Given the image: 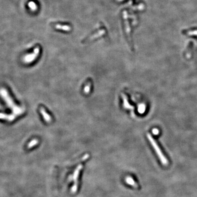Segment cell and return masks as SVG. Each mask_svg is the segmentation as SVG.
<instances>
[{"label":"cell","mask_w":197,"mask_h":197,"mask_svg":"<svg viewBox=\"0 0 197 197\" xmlns=\"http://www.w3.org/2000/svg\"><path fill=\"white\" fill-rule=\"evenodd\" d=\"M0 94L2 97L4 98V100H5L8 106L12 110L13 114H14L15 116H18L23 114L24 111V110L15 105L10 96L8 95L7 91L6 89H1L0 90Z\"/></svg>","instance_id":"obj_1"},{"label":"cell","mask_w":197,"mask_h":197,"mask_svg":"<svg viewBox=\"0 0 197 197\" xmlns=\"http://www.w3.org/2000/svg\"><path fill=\"white\" fill-rule=\"evenodd\" d=\"M147 137L149 141L150 142L152 147L154 148L155 153H157V155L158 156L159 159L161 162V163L164 165H167L168 164V160L165 156L163 155V152L162 151L160 148L159 147L158 145L156 142L155 140L153 139V137H152L151 135L149 133L147 134Z\"/></svg>","instance_id":"obj_2"},{"label":"cell","mask_w":197,"mask_h":197,"mask_svg":"<svg viewBox=\"0 0 197 197\" xmlns=\"http://www.w3.org/2000/svg\"><path fill=\"white\" fill-rule=\"evenodd\" d=\"M83 165L81 164L78 165L76 168V170L74 171V173L72 176V179L74 182V185L72 187V192L73 193H75L78 189V178L80 176V172L83 169Z\"/></svg>","instance_id":"obj_3"},{"label":"cell","mask_w":197,"mask_h":197,"mask_svg":"<svg viewBox=\"0 0 197 197\" xmlns=\"http://www.w3.org/2000/svg\"><path fill=\"white\" fill-rule=\"evenodd\" d=\"M39 52H40V48L38 47H37L36 48L34 49V52L32 54H28L24 57V63H27V64H29V63H32L35 59H36V58L37 57L39 54Z\"/></svg>","instance_id":"obj_4"},{"label":"cell","mask_w":197,"mask_h":197,"mask_svg":"<svg viewBox=\"0 0 197 197\" xmlns=\"http://www.w3.org/2000/svg\"><path fill=\"white\" fill-rule=\"evenodd\" d=\"M15 118V116L14 114H0V119H4L7 121H13Z\"/></svg>","instance_id":"obj_5"},{"label":"cell","mask_w":197,"mask_h":197,"mask_svg":"<svg viewBox=\"0 0 197 197\" xmlns=\"http://www.w3.org/2000/svg\"><path fill=\"white\" fill-rule=\"evenodd\" d=\"M123 17H124V20H125V30H126V32H127V34H128V35L130 36V32H131V29H130V27L129 26L128 20V19H127V12L124 11V12H123Z\"/></svg>","instance_id":"obj_6"},{"label":"cell","mask_w":197,"mask_h":197,"mask_svg":"<svg viewBox=\"0 0 197 197\" xmlns=\"http://www.w3.org/2000/svg\"><path fill=\"white\" fill-rule=\"evenodd\" d=\"M125 181L127 183H128V185H129L133 186V187H134L137 189H139L140 186L134 181V180L132 177L129 176V177L127 178H125Z\"/></svg>","instance_id":"obj_7"},{"label":"cell","mask_w":197,"mask_h":197,"mask_svg":"<svg viewBox=\"0 0 197 197\" xmlns=\"http://www.w3.org/2000/svg\"><path fill=\"white\" fill-rule=\"evenodd\" d=\"M121 95L123 100V106H124V107L125 109H133L134 107L130 105L127 96L123 93H122Z\"/></svg>","instance_id":"obj_8"},{"label":"cell","mask_w":197,"mask_h":197,"mask_svg":"<svg viewBox=\"0 0 197 197\" xmlns=\"http://www.w3.org/2000/svg\"><path fill=\"white\" fill-rule=\"evenodd\" d=\"M40 112L42 114L43 117L44 118V119L47 122H50L52 121V118L50 116L49 114H47L46 111L45 109L43 107H41L40 109Z\"/></svg>","instance_id":"obj_9"},{"label":"cell","mask_w":197,"mask_h":197,"mask_svg":"<svg viewBox=\"0 0 197 197\" xmlns=\"http://www.w3.org/2000/svg\"><path fill=\"white\" fill-rule=\"evenodd\" d=\"M105 32H105V31L104 30L98 31L97 33H95V34L92 35L89 38H88V41H91L92 40H94L95 38H98L99 37H101V36H102L103 35L105 34Z\"/></svg>","instance_id":"obj_10"},{"label":"cell","mask_w":197,"mask_h":197,"mask_svg":"<svg viewBox=\"0 0 197 197\" xmlns=\"http://www.w3.org/2000/svg\"><path fill=\"white\" fill-rule=\"evenodd\" d=\"M55 27L61 30L65 31H70L71 30V27L68 25H60V24H57Z\"/></svg>","instance_id":"obj_11"},{"label":"cell","mask_w":197,"mask_h":197,"mask_svg":"<svg viewBox=\"0 0 197 197\" xmlns=\"http://www.w3.org/2000/svg\"><path fill=\"white\" fill-rule=\"evenodd\" d=\"M28 6H29V8H30L31 10L32 11H35L37 9V6L36 3H35L34 2H32V1L30 2L28 4Z\"/></svg>","instance_id":"obj_12"},{"label":"cell","mask_w":197,"mask_h":197,"mask_svg":"<svg viewBox=\"0 0 197 197\" xmlns=\"http://www.w3.org/2000/svg\"><path fill=\"white\" fill-rule=\"evenodd\" d=\"M39 141L37 139H34L33 140L31 141L27 145V148H31L35 146L36 145L38 144Z\"/></svg>","instance_id":"obj_13"},{"label":"cell","mask_w":197,"mask_h":197,"mask_svg":"<svg viewBox=\"0 0 197 197\" xmlns=\"http://www.w3.org/2000/svg\"><path fill=\"white\" fill-rule=\"evenodd\" d=\"M91 83L89 82L84 87V93L86 94H88L89 93L90 91H91Z\"/></svg>","instance_id":"obj_14"},{"label":"cell","mask_w":197,"mask_h":197,"mask_svg":"<svg viewBox=\"0 0 197 197\" xmlns=\"http://www.w3.org/2000/svg\"><path fill=\"white\" fill-rule=\"evenodd\" d=\"M145 110H146V106L144 104H141L138 106V111L140 114L144 113Z\"/></svg>","instance_id":"obj_15"},{"label":"cell","mask_w":197,"mask_h":197,"mask_svg":"<svg viewBox=\"0 0 197 197\" xmlns=\"http://www.w3.org/2000/svg\"><path fill=\"white\" fill-rule=\"evenodd\" d=\"M153 134H155V135L158 134V133H159V132H158V130L157 129H153Z\"/></svg>","instance_id":"obj_16"},{"label":"cell","mask_w":197,"mask_h":197,"mask_svg":"<svg viewBox=\"0 0 197 197\" xmlns=\"http://www.w3.org/2000/svg\"><path fill=\"white\" fill-rule=\"evenodd\" d=\"M117 1H118V2H121V1H124V0H116Z\"/></svg>","instance_id":"obj_17"}]
</instances>
